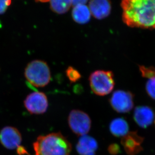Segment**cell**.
Wrapping results in <instances>:
<instances>
[{
  "label": "cell",
  "instance_id": "1",
  "mask_svg": "<svg viewBox=\"0 0 155 155\" xmlns=\"http://www.w3.org/2000/svg\"><path fill=\"white\" fill-rule=\"evenodd\" d=\"M123 22L128 26L155 29V0H121Z\"/></svg>",
  "mask_w": 155,
  "mask_h": 155
},
{
  "label": "cell",
  "instance_id": "2",
  "mask_svg": "<svg viewBox=\"0 0 155 155\" xmlns=\"http://www.w3.org/2000/svg\"><path fill=\"white\" fill-rule=\"evenodd\" d=\"M35 155H70L71 145L60 133H54L37 138L33 144Z\"/></svg>",
  "mask_w": 155,
  "mask_h": 155
},
{
  "label": "cell",
  "instance_id": "3",
  "mask_svg": "<svg viewBox=\"0 0 155 155\" xmlns=\"http://www.w3.org/2000/svg\"><path fill=\"white\" fill-rule=\"evenodd\" d=\"M25 77L33 86L43 87L50 82L51 73L46 63L42 60H34L29 63L26 67Z\"/></svg>",
  "mask_w": 155,
  "mask_h": 155
},
{
  "label": "cell",
  "instance_id": "4",
  "mask_svg": "<svg viewBox=\"0 0 155 155\" xmlns=\"http://www.w3.org/2000/svg\"><path fill=\"white\" fill-rule=\"evenodd\" d=\"M89 81L92 92L98 96L110 94L115 85L114 74L110 71H95L91 74Z\"/></svg>",
  "mask_w": 155,
  "mask_h": 155
},
{
  "label": "cell",
  "instance_id": "5",
  "mask_svg": "<svg viewBox=\"0 0 155 155\" xmlns=\"http://www.w3.org/2000/svg\"><path fill=\"white\" fill-rule=\"evenodd\" d=\"M68 122L72 131L78 136L86 135L91 129V118L87 113L79 110H73L70 112Z\"/></svg>",
  "mask_w": 155,
  "mask_h": 155
},
{
  "label": "cell",
  "instance_id": "6",
  "mask_svg": "<svg viewBox=\"0 0 155 155\" xmlns=\"http://www.w3.org/2000/svg\"><path fill=\"white\" fill-rule=\"evenodd\" d=\"M134 98V95L130 92L119 90L113 93L110 98V104L117 112H128L133 108Z\"/></svg>",
  "mask_w": 155,
  "mask_h": 155
},
{
  "label": "cell",
  "instance_id": "7",
  "mask_svg": "<svg viewBox=\"0 0 155 155\" xmlns=\"http://www.w3.org/2000/svg\"><path fill=\"white\" fill-rule=\"evenodd\" d=\"M24 105L32 114H43L47 110L48 102L45 94L36 91L27 96L24 100Z\"/></svg>",
  "mask_w": 155,
  "mask_h": 155
},
{
  "label": "cell",
  "instance_id": "8",
  "mask_svg": "<svg viewBox=\"0 0 155 155\" xmlns=\"http://www.w3.org/2000/svg\"><path fill=\"white\" fill-rule=\"evenodd\" d=\"M0 141L5 148L15 149L20 146L22 136L17 129L12 126H6L0 132Z\"/></svg>",
  "mask_w": 155,
  "mask_h": 155
},
{
  "label": "cell",
  "instance_id": "9",
  "mask_svg": "<svg viewBox=\"0 0 155 155\" xmlns=\"http://www.w3.org/2000/svg\"><path fill=\"white\" fill-rule=\"evenodd\" d=\"M143 140V138L139 136L137 132H130L123 136L121 143L127 154L135 155L143 149L141 144Z\"/></svg>",
  "mask_w": 155,
  "mask_h": 155
},
{
  "label": "cell",
  "instance_id": "10",
  "mask_svg": "<svg viewBox=\"0 0 155 155\" xmlns=\"http://www.w3.org/2000/svg\"><path fill=\"white\" fill-rule=\"evenodd\" d=\"M134 119L138 126L146 129L154 122L155 113L153 109L149 106H138L134 110Z\"/></svg>",
  "mask_w": 155,
  "mask_h": 155
},
{
  "label": "cell",
  "instance_id": "11",
  "mask_svg": "<svg viewBox=\"0 0 155 155\" xmlns=\"http://www.w3.org/2000/svg\"><path fill=\"white\" fill-rule=\"evenodd\" d=\"M88 7L92 16L99 20L107 18L111 12L110 0H90Z\"/></svg>",
  "mask_w": 155,
  "mask_h": 155
},
{
  "label": "cell",
  "instance_id": "12",
  "mask_svg": "<svg viewBox=\"0 0 155 155\" xmlns=\"http://www.w3.org/2000/svg\"><path fill=\"white\" fill-rule=\"evenodd\" d=\"M97 148V140L86 135L81 136L76 145L77 151L81 155H95Z\"/></svg>",
  "mask_w": 155,
  "mask_h": 155
},
{
  "label": "cell",
  "instance_id": "13",
  "mask_svg": "<svg viewBox=\"0 0 155 155\" xmlns=\"http://www.w3.org/2000/svg\"><path fill=\"white\" fill-rule=\"evenodd\" d=\"M89 8L85 5H77L73 6L72 11V17L75 22L84 24L89 22L91 18Z\"/></svg>",
  "mask_w": 155,
  "mask_h": 155
},
{
  "label": "cell",
  "instance_id": "14",
  "mask_svg": "<svg viewBox=\"0 0 155 155\" xmlns=\"http://www.w3.org/2000/svg\"><path fill=\"white\" fill-rule=\"evenodd\" d=\"M109 128L111 134L117 137L124 136L129 132L128 123L122 118H117L112 120Z\"/></svg>",
  "mask_w": 155,
  "mask_h": 155
},
{
  "label": "cell",
  "instance_id": "15",
  "mask_svg": "<svg viewBox=\"0 0 155 155\" xmlns=\"http://www.w3.org/2000/svg\"><path fill=\"white\" fill-rule=\"evenodd\" d=\"M49 1L51 10L58 14L65 13L72 5V0H49Z\"/></svg>",
  "mask_w": 155,
  "mask_h": 155
},
{
  "label": "cell",
  "instance_id": "16",
  "mask_svg": "<svg viewBox=\"0 0 155 155\" xmlns=\"http://www.w3.org/2000/svg\"><path fill=\"white\" fill-rule=\"evenodd\" d=\"M139 70L143 77L149 79L155 77V67L153 66L146 67L144 66H139Z\"/></svg>",
  "mask_w": 155,
  "mask_h": 155
},
{
  "label": "cell",
  "instance_id": "17",
  "mask_svg": "<svg viewBox=\"0 0 155 155\" xmlns=\"http://www.w3.org/2000/svg\"><path fill=\"white\" fill-rule=\"evenodd\" d=\"M66 74L70 82L73 83L79 80L81 77L79 72L72 67H68L66 71Z\"/></svg>",
  "mask_w": 155,
  "mask_h": 155
},
{
  "label": "cell",
  "instance_id": "18",
  "mask_svg": "<svg viewBox=\"0 0 155 155\" xmlns=\"http://www.w3.org/2000/svg\"><path fill=\"white\" fill-rule=\"evenodd\" d=\"M146 90L149 96L155 100V77L149 79L147 82Z\"/></svg>",
  "mask_w": 155,
  "mask_h": 155
},
{
  "label": "cell",
  "instance_id": "19",
  "mask_svg": "<svg viewBox=\"0 0 155 155\" xmlns=\"http://www.w3.org/2000/svg\"><path fill=\"white\" fill-rule=\"evenodd\" d=\"M12 0H0V14L4 13L10 6Z\"/></svg>",
  "mask_w": 155,
  "mask_h": 155
},
{
  "label": "cell",
  "instance_id": "20",
  "mask_svg": "<svg viewBox=\"0 0 155 155\" xmlns=\"http://www.w3.org/2000/svg\"><path fill=\"white\" fill-rule=\"evenodd\" d=\"M120 148L117 144H112L108 148V151L111 154H116L119 153Z\"/></svg>",
  "mask_w": 155,
  "mask_h": 155
},
{
  "label": "cell",
  "instance_id": "21",
  "mask_svg": "<svg viewBox=\"0 0 155 155\" xmlns=\"http://www.w3.org/2000/svg\"><path fill=\"white\" fill-rule=\"evenodd\" d=\"M88 0H72V3L73 6L77 5H85Z\"/></svg>",
  "mask_w": 155,
  "mask_h": 155
},
{
  "label": "cell",
  "instance_id": "22",
  "mask_svg": "<svg viewBox=\"0 0 155 155\" xmlns=\"http://www.w3.org/2000/svg\"><path fill=\"white\" fill-rule=\"evenodd\" d=\"M35 1L36 2H42V3H46V2L49 1V0H35Z\"/></svg>",
  "mask_w": 155,
  "mask_h": 155
},
{
  "label": "cell",
  "instance_id": "23",
  "mask_svg": "<svg viewBox=\"0 0 155 155\" xmlns=\"http://www.w3.org/2000/svg\"></svg>",
  "mask_w": 155,
  "mask_h": 155
}]
</instances>
